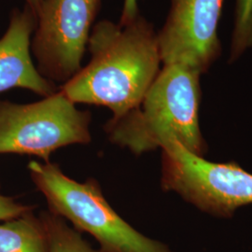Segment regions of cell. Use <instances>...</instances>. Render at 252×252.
Segmentation results:
<instances>
[{"label":"cell","mask_w":252,"mask_h":252,"mask_svg":"<svg viewBox=\"0 0 252 252\" xmlns=\"http://www.w3.org/2000/svg\"><path fill=\"white\" fill-rule=\"evenodd\" d=\"M90 62L59 90L74 104L106 107L112 118L138 108L161 68L158 32L139 14L123 25L101 20L88 40Z\"/></svg>","instance_id":"obj_1"},{"label":"cell","mask_w":252,"mask_h":252,"mask_svg":"<svg viewBox=\"0 0 252 252\" xmlns=\"http://www.w3.org/2000/svg\"><path fill=\"white\" fill-rule=\"evenodd\" d=\"M201 76L182 64H162L140 106L107 122L104 130L109 141L140 155L176 140L204 156L207 144L199 123Z\"/></svg>","instance_id":"obj_2"},{"label":"cell","mask_w":252,"mask_h":252,"mask_svg":"<svg viewBox=\"0 0 252 252\" xmlns=\"http://www.w3.org/2000/svg\"><path fill=\"white\" fill-rule=\"evenodd\" d=\"M33 183L45 197L49 210L70 221L79 232L91 234L102 252H172L164 244L147 237L118 214L94 179L78 182L51 162L31 161Z\"/></svg>","instance_id":"obj_3"},{"label":"cell","mask_w":252,"mask_h":252,"mask_svg":"<svg viewBox=\"0 0 252 252\" xmlns=\"http://www.w3.org/2000/svg\"><path fill=\"white\" fill-rule=\"evenodd\" d=\"M89 110H81L59 90L34 103L0 100V154L36 156L50 162L65 146L89 144Z\"/></svg>","instance_id":"obj_4"},{"label":"cell","mask_w":252,"mask_h":252,"mask_svg":"<svg viewBox=\"0 0 252 252\" xmlns=\"http://www.w3.org/2000/svg\"><path fill=\"white\" fill-rule=\"evenodd\" d=\"M161 185L200 210L231 218L252 204V174L232 162H213L176 140L162 147Z\"/></svg>","instance_id":"obj_5"},{"label":"cell","mask_w":252,"mask_h":252,"mask_svg":"<svg viewBox=\"0 0 252 252\" xmlns=\"http://www.w3.org/2000/svg\"><path fill=\"white\" fill-rule=\"evenodd\" d=\"M102 0H43L37 11L31 53L45 79L61 85L81 69V62Z\"/></svg>","instance_id":"obj_6"},{"label":"cell","mask_w":252,"mask_h":252,"mask_svg":"<svg viewBox=\"0 0 252 252\" xmlns=\"http://www.w3.org/2000/svg\"><path fill=\"white\" fill-rule=\"evenodd\" d=\"M225 0H170L158 40L162 64L179 63L201 75L221 54L218 34Z\"/></svg>","instance_id":"obj_7"},{"label":"cell","mask_w":252,"mask_h":252,"mask_svg":"<svg viewBox=\"0 0 252 252\" xmlns=\"http://www.w3.org/2000/svg\"><path fill=\"white\" fill-rule=\"evenodd\" d=\"M37 25L36 13L28 6L14 9L6 33L0 37V93L22 88L48 97L57 85L38 72L32 59L31 41Z\"/></svg>","instance_id":"obj_8"},{"label":"cell","mask_w":252,"mask_h":252,"mask_svg":"<svg viewBox=\"0 0 252 252\" xmlns=\"http://www.w3.org/2000/svg\"><path fill=\"white\" fill-rule=\"evenodd\" d=\"M0 252H49V241L33 210L0 223Z\"/></svg>","instance_id":"obj_9"},{"label":"cell","mask_w":252,"mask_h":252,"mask_svg":"<svg viewBox=\"0 0 252 252\" xmlns=\"http://www.w3.org/2000/svg\"><path fill=\"white\" fill-rule=\"evenodd\" d=\"M38 217L48 235L49 252H102L94 249L81 232L68 225L62 217L50 210L41 211Z\"/></svg>","instance_id":"obj_10"},{"label":"cell","mask_w":252,"mask_h":252,"mask_svg":"<svg viewBox=\"0 0 252 252\" xmlns=\"http://www.w3.org/2000/svg\"><path fill=\"white\" fill-rule=\"evenodd\" d=\"M250 49H252V0H235L229 63L237 61Z\"/></svg>","instance_id":"obj_11"},{"label":"cell","mask_w":252,"mask_h":252,"mask_svg":"<svg viewBox=\"0 0 252 252\" xmlns=\"http://www.w3.org/2000/svg\"><path fill=\"white\" fill-rule=\"evenodd\" d=\"M35 208L17 202L13 197L6 196L0 192V221L15 219Z\"/></svg>","instance_id":"obj_12"},{"label":"cell","mask_w":252,"mask_h":252,"mask_svg":"<svg viewBox=\"0 0 252 252\" xmlns=\"http://www.w3.org/2000/svg\"><path fill=\"white\" fill-rule=\"evenodd\" d=\"M140 14L138 8V0H124L123 9L120 17V24L126 25L133 21Z\"/></svg>","instance_id":"obj_13"},{"label":"cell","mask_w":252,"mask_h":252,"mask_svg":"<svg viewBox=\"0 0 252 252\" xmlns=\"http://www.w3.org/2000/svg\"><path fill=\"white\" fill-rule=\"evenodd\" d=\"M25 1H26V5L32 9L36 15L43 0H25Z\"/></svg>","instance_id":"obj_14"}]
</instances>
